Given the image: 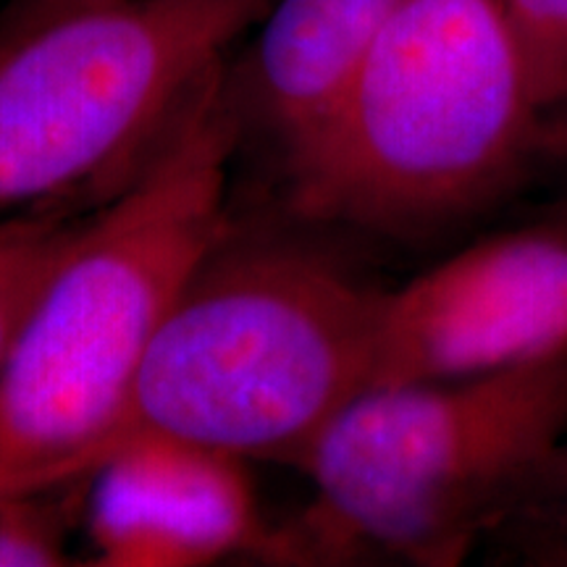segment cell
I'll list each match as a JSON object with an SVG mask.
<instances>
[{
	"label": "cell",
	"instance_id": "6da1fadb",
	"mask_svg": "<svg viewBox=\"0 0 567 567\" xmlns=\"http://www.w3.org/2000/svg\"><path fill=\"white\" fill-rule=\"evenodd\" d=\"M243 132L231 71H205L82 218L0 371V494L87 476L176 297L226 234V168Z\"/></svg>",
	"mask_w": 567,
	"mask_h": 567
},
{
	"label": "cell",
	"instance_id": "7a4b0ae2",
	"mask_svg": "<svg viewBox=\"0 0 567 567\" xmlns=\"http://www.w3.org/2000/svg\"><path fill=\"white\" fill-rule=\"evenodd\" d=\"M381 297L318 247L231 229L163 316L87 476L145 439L302 467L371 389Z\"/></svg>",
	"mask_w": 567,
	"mask_h": 567
},
{
	"label": "cell",
	"instance_id": "3957f363",
	"mask_svg": "<svg viewBox=\"0 0 567 567\" xmlns=\"http://www.w3.org/2000/svg\"><path fill=\"white\" fill-rule=\"evenodd\" d=\"M499 0H402L321 126L284 155L310 224L423 237L476 213L538 145Z\"/></svg>",
	"mask_w": 567,
	"mask_h": 567
},
{
	"label": "cell",
	"instance_id": "277c9868",
	"mask_svg": "<svg viewBox=\"0 0 567 567\" xmlns=\"http://www.w3.org/2000/svg\"><path fill=\"white\" fill-rule=\"evenodd\" d=\"M565 442L567 354L368 389L300 467L316 488L292 526L302 563L389 555L455 565Z\"/></svg>",
	"mask_w": 567,
	"mask_h": 567
},
{
	"label": "cell",
	"instance_id": "5b68a950",
	"mask_svg": "<svg viewBox=\"0 0 567 567\" xmlns=\"http://www.w3.org/2000/svg\"><path fill=\"white\" fill-rule=\"evenodd\" d=\"M271 0H116L0 42V216L126 176Z\"/></svg>",
	"mask_w": 567,
	"mask_h": 567
},
{
	"label": "cell",
	"instance_id": "8992f818",
	"mask_svg": "<svg viewBox=\"0 0 567 567\" xmlns=\"http://www.w3.org/2000/svg\"><path fill=\"white\" fill-rule=\"evenodd\" d=\"M567 354V231L496 234L384 289L373 386L429 384Z\"/></svg>",
	"mask_w": 567,
	"mask_h": 567
},
{
	"label": "cell",
	"instance_id": "52a82bcc",
	"mask_svg": "<svg viewBox=\"0 0 567 567\" xmlns=\"http://www.w3.org/2000/svg\"><path fill=\"white\" fill-rule=\"evenodd\" d=\"M84 484L97 565L200 567L245 555L289 563L287 536L264 520L245 460L145 439L105 457Z\"/></svg>",
	"mask_w": 567,
	"mask_h": 567
},
{
	"label": "cell",
	"instance_id": "ba28073f",
	"mask_svg": "<svg viewBox=\"0 0 567 567\" xmlns=\"http://www.w3.org/2000/svg\"><path fill=\"white\" fill-rule=\"evenodd\" d=\"M402 0H279L268 6L239 74V111L279 145L300 147L334 109Z\"/></svg>",
	"mask_w": 567,
	"mask_h": 567
},
{
	"label": "cell",
	"instance_id": "9c48e42d",
	"mask_svg": "<svg viewBox=\"0 0 567 567\" xmlns=\"http://www.w3.org/2000/svg\"><path fill=\"white\" fill-rule=\"evenodd\" d=\"M80 224L55 203L0 216V371Z\"/></svg>",
	"mask_w": 567,
	"mask_h": 567
},
{
	"label": "cell",
	"instance_id": "30bf717a",
	"mask_svg": "<svg viewBox=\"0 0 567 567\" xmlns=\"http://www.w3.org/2000/svg\"><path fill=\"white\" fill-rule=\"evenodd\" d=\"M74 484L0 494V567L71 565L66 549Z\"/></svg>",
	"mask_w": 567,
	"mask_h": 567
},
{
	"label": "cell",
	"instance_id": "8fae6325",
	"mask_svg": "<svg viewBox=\"0 0 567 567\" xmlns=\"http://www.w3.org/2000/svg\"><path fill=\"white\" fill-rule=\"evenodd\" d=\"M542 113L567 101V0H499Z\"/></svg>",
	"mask_w": 567,
	"mask_h": 567
},
{
	"label": "cell",
	"instance_id": "7c38bea8",
	"mask_svg": "<svg viewBox=\"0 0 567 567\" xmlns=\"http://www.w3.org/2000/svg\"><path fill=\"white\" fill-rule=\"evenodd\" d=\"M116 0H9L0 11V42L38 30L42 24Z\"/></svg>",
	"mask_w": 567,
	"mask_h": 567
},
{
	"label": "cell",
	"instance_id": "4fadbf2b",
	"mask_svg": "<svg viewBox=\"0 0 567 567\" xmlns=\"http://www.w3.org/2000/svg\"><path fill=\"white\" fill-rule=\"evenodd\" d=\"M551 111H559V113L549 126H542V132H538V145L547 142L551 151L559 155H567V101H563Z\"/></svg>",
	"mask_w": 567,
	"mask_h": 567
},
{
	"label": "cell",
	"instance_id": "5bb4252c",
	"mask_svg": "<svg viewBox=\"0 0 567 567\" xmlns=\"http://www.w3.org/2000/svg\"><path fill=\"white\" fill-rule=\"evenodd\" d=\"M551 224H557L559 226V229H565L567 231V205H565V208H563V213H559V216L555 218V221H551Z\"/></svg>",
	"mask_w": 567,
	"mask_h": 567
}]
</instances>
